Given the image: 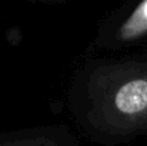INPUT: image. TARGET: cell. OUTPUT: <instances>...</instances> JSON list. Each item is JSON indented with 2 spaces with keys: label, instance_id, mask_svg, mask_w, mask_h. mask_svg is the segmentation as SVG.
<instances>
[{
  "label": "cell",
  "instance_id": "1",
  "mask_svg": "<svg viewBox=\"0 0 147 146\" xmlns=\"http://www.w3.org/2000/svg\"><path fill=\"white\" fill-rule=\"evenodd\" d=\"M100 109L106 125L113 129L147 128V63L124 67L117 77H111Z\"/></svg>",
  "mask_w": 147,
  "mask_h": 146
},
{
  "label": "cell",
  "instance_id": "2",
  "mask_svg": "<svg viewBox=\"0 0 147 146\" xmlns=\"http://www.w3.org/2000/svg\"><path fill=\"white\" fill-rule=\"evenodd\" d=\"M147 35V0L140 3L119 30V37L123 40H134Z\"/></svg>",
  "mask_w": 147,
  "mask_h": 146
}]
</instances>
